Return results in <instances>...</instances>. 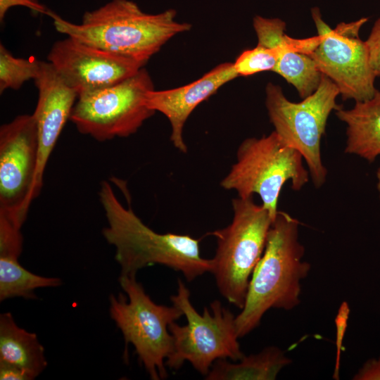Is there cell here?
<instances>
[{"label":"cell","mask_w":380,"mask_h":380,"mask_svg":"<svg viewBox=\"0 0 380 380\" xmlns=\"http://www.w3.org/2000/svg\"><path fill=\"white\" fill-rule=\"evenodd\" d=\"M311 13L321 40L310 56L320 72L337 86L344 101L357 102L372 98L377 90L374 86L376 77L365 42L359 37L368 18L341 23L331 29L323 20L319 8H312Z\"/></svg>","instance_id":"cell-10"},{"label":"cell","mask_w":380,"mask_h":380,"mask_svg":"<svg viewBox=\"0 0 380 380\" xmlns=\"http://www.w3.org/2000/svg\"><path fill=\"white\" fill-rule=\"evenodd\" d=\"M38 89V99L33 113L39 138V160L35 189L39 195L44 170L51 152L67 121L78 94L58 74L49 62L41 61L34 80Z\"/></svg>","instance_id":"cell-13"},{"label":"cell","mask_w":380,"mask_h":380,"mask_svg":"<svg viewBox=\"0 0 380 380\" xmlns=\"http://www.w3.org/2000/svg\"><path fill=\"white\" fill-rule=\"evenodd\" d=\"M238 76L234 63H224L186 85L167 90H151L146 94L145 102L150 109L163 113L168 119L172 143L179 151L186 153L183 129L189 116L201 103Z\"/></svg>","instance_id":"cell-14"},{"label":"cell","mask_w":380,"mask_h":380,"mask_svg":"<svg viewBox=\"0 0 380 380\" xmlns=\"http://www.w3.org/2000/svg\"><path fill=\"white\" fill-rule=\"evenodd\" d=\"M47 60L78 96L115 84L144 67L135 61L70 37L53 44Z\"/></svg>","instance_id":"cell-12"},{"label":"cell","mask_w":380,"mask_h":380,"mask_svg":"<svg viewBox=\"0 0 380 380\" xmlns=\"http://www.w3.org/2000/svg\"><path fill=\"white\" fill-rule=\"evenodd\" d=\"M278 51V60L273 72L292 84L299 96L304 99L319 87L322 73L313 58L304 51L303 39H295L280 32L270 44Z\"/></svg>","instance_id":"cell-16"},{"label":"cell","mask_w":380,"mask_h":380,"mask_svg":"<svg viewBox=\"0 0 380 380\" xmlns=\"http://www.w3.org/2000/svg\"><path fill=\"white\" fill-rule=\"evenodd\" d=\"M23 6L32 12L45 14L51 17L53 12L41 4L39 0H0V21L4 20L7 11L14 6Z\"/></svg>","instance_id":"cell-24"},{"label":"cell","mask_w":380,"mask_h":380,"mask_svg":"<svg viewBox=\"0 0 380 380\" xmlns=\"http://www.w3.org/2000/svg\"><path fill=\"white\" fill-rule=\"evenodd\" d=\"M61 284L59 278L43 277L28 271L18 262V259L0 257V301L17 297L36 299L35 289Z\"/></svg>","instance_id":"cell-19"},{"label":"cell","mask_w":380,"mask_h":380,"mask_svg":"<svg viewBox=\"0 0 380 380\" xmlns=\"http://www.w3.org/2000/svg\"><path fill=\"white\" fill-rule=\"evenodd\" d=\"M1 380H32L31 377L20 368L0 362Z\"/></svg>","instance_id":"cell-26"},{"label":"cell","mask_w":380,"mask_h":380,"mask_svg":"<svg viewBox=\"0 0 380 380\" xmlns=\"http://www.w3.org/2000/svg\"><path fill=\"white\" fill-rule=\"evenodd\" d=\"M119 283L127 297L119 293L109 298L110 318L121 331L125 348L131 343L149 377H167L165 360L172 350L169 325L183 313L176 306L154 303L136 274H120Z\"/></svg>","instance_id":"cell-7"},{"label":"cell","mask_w":380,"mask_h":380,"mask_svg":"<svg viewBox=\"0 0 380 380\" xmlns=\"http://www.w3.org/2000/svg\"><path fill=\"white\" fill-rule=\"evenodd\" d=\"M0 362L20 368L32 380L47 366L37 334L18 326L11 312L0 315Z\"/></svg>","instance_id":"cell-17"},{"label":"cell","mask_w":380,"mask_h":380,"mask_svg":"<svg viewBox=\"0 0 380 380\" xmlns=\"http://www.w3.org/2000/svg\"><path fill=\"white\" fill-rule=\"evenodd\" d=\"M22 225L0 215V257L18 259L23 250Z\"/></svg>","instance_id":"cell-22"},{"label":"cell","mask_w":380,"mask_h":380,"mask_svg":"<svg viewBox=\"0 0 380 380\" xmlns=\"http://www.w3.org/2000/svg\"><path fill=\"white\" fill-rule=\"evenodd\" d=\"M354 380H380V356L367 360L357 373Z\"/></svg>","instance_id":"cell-25"},{"label":"cell","mask_w":380,"mask_h":380,"mask_svg":"<svg viewBox=\"0 0 380 380\" xmlns=\"http://www.w3.org/2000/svg\"><path fill=\"white\" fill-rule=\"evenodd\" d=\"M365 42L371 67L376 75L380 77V18L376 19Z\"/></svg>","instance_id":"cell-23"},{"label":"cell","mask_w":380,"mask_h":380,"mask_svg":"<svg viewBox=\"0 0 380 380\" xmlns=\"http://www.w3.org/2000/svg\"><path fill=\"white\" fill-rule=\"evenodd\" d=\"M291 360L284 350L269 346L260 352L243 355L235 363L227 359L216 360L205 376L207 380H273Z\"/></svg>","instance_id":"cell-18"},{"label":"cell","mask_w":380,"mask_h":380,"mask_svg":"<svg viewBox=\"0 0 380 380\" xmlns=\"http://www.w3.org/2000/svg\"><path fill=\"white\" fill-rule=\"evenodd\" d=\"M301 154L284 144L273 131L267 136L244 139L236 151V160L220 186L235 191L239 197L258 194L262 205L274 218L283 186L300 191L308 182L310 174Z\"/></svg>","instance_id":"cell-5"},{"label":"cell","mask_w":380,"mask_h":380,"mask_svg":"<svg viewBox=\"0 0 380 380\" xmlns=\"http://www.w3.org/2000/svg\"><path fill=\"white\" fill-rule=\"evenodd\" d=\"M41 61L33 58L13 56L6 47L0 44V93L6 89H18L23 83L38 74Z\"/></svg>","instance_id":"cell-20"},{"label":"cell","mask_w":380,"mask_h":380,"mask_svg":"<svg viewBox=\"0 0 380 380\" xmlns=\"http://www.w3.org/2000/svg\"><path fill=\"white\" fill-rule=\"evenodd\" d=\"M232 204L231 223L210 233L217 241L210 272L220 294L241 310L274 218L262 204L255 203L253 197L238 196Z\"/></svg>","instance_id":"cell-4"},{"label":"cell","mask_w":380,"mask_h":380,"mask_svg":"<svg viewBox=\"0 0 380 380\" xmlns=\"http://www.w3.org/2000/svg\"><path fill=\"white\" fill-rule=\"evenodd\" d=\"M175 17L174 9L147 13L129 0H111L87 11L80 24L54 13L51 15L58 32L143 66L172 37L191 29L190 24L178 23Z\"/></svg>","instance_id":"cell-2"},{"label":"cell","mask_w":380,"mask_h":380,"mask_svg":"<svg viewBox=\"0 0 380 380\" xmlns=\"http://www.w3.org/2000/svg\"><path fill=\"white\" fill-rule=\"evenodd\" d=\"M99 200L107 226L102 230L106 241L115 249L120 274H136L151 265H161L180 272L192 281L211 272L212 259L201 255L200 240L189 235L160 234L145 224L131 208H125L106 181L101 184Z\"/></svg>","instance_id":"cell-1"},{"label":"cell","mask_w":380,"mask_h":380,"mask_svg":"<svg viewBox=\"0 0 380 380\" xmlns=\"http://www.w3.org/2000/svg\"><path fill=\"white\" fill-rule=\"evenodd\" d=\"M153 89L143 67L115 84L78 96L70 120L81 134L99 141L127 137L155 114L145 102L146 93Z\"/></svg>","instance_id":"cell-9"},{"label":"cell","mask_w":380,"mask_h":380,"mask_svg":"<svg viewBox=\"0 0 380 380\" xmlns=\"http://www.w3.org/2000/svg\"><path fill=\"white\" fill-rule=\"evenodd\" d=\"M39 160L34 117L20 115L0 127V213L23 224L32 201Z\"/></svg>","instance_id":"cell-11"},{"label":"cell","mask_w":380,"mask_h":380,"mask_svg":"<svg viewBox=\"0 0 380 380\" xmlns=\"http://www.w3.org/2000/svg\"><path fill=\"white\" fill-rule=\"evenodd\" d=\"M335 113L346 125L345 153L374 163L380 156V91L352 108L340 106Z\"/></svg>","instance_id":"cell-15"},{"label":"cell","mask_w":380,"mask_h":380,"mask_svg":"<svg viewBox=\"0 0 380 380\" xmlns=\"http://www.w3.org/2000/svg\"><path fill=\"white\" fill-rule=\"evenodd\" d=\"M278 51L260 44L243 51L234 67L238 75L249 76L260 72L273 71L278 60Z\"/></svg>","instance_id":"cell-21"},{"label":"cell","mask_w":380,"mask_h":380,"mask_svg":"<svg viewBox=\"0 0 380 380\" xmlns=\"http://www.w3.org/2000/svg\"><path fill=\"white\" fill-rule=\"evenodd\" d=\"M265 104L274 132L286 146L298 151L316 188L326 182L327 170L323 163L321 141L330 113L341 106L337 86L322 74L318 88L300 102H292L281 87L269 82L265 89Z\"/></svg>","instance_id":"cell-8"},{"label":"cell","mask_w":380,"mask_h":380,"mask_svg":"<svg viewBox=\"0 0 380 380\" xmlns=\"http://www.w3.org/2000/svg\"><path fill=\"white\" fill-rule=\"evenodd\" d=\"M299 226L297 219L278 210L251 277L244 305L235 317L239 338L257 328L269 310H291L300 304L301 281L311 266L303 260L305 248L299 239Z\"/></svg>","instance_id":"cell-3"},{"label":"cell","mask_w":380,"mask_h":380,"mask_svg":"<svg viewBox=\"0 0 380 380\" xmlns=\"http://www.w3.org/2000/svg\"><path fill=\"white\" fill-rule=\"evenodd\" d=\"M187 320L181 326L175 322L169 325L172 336V350L165 360V365L178 369L185 362L203 376L209 372L213 363L220 359L236 362L244 355L241 350L236 334V316L215 300L205 308L202 315L193 306L190 291L180 279L177 291L170 297Z\"/></svg>","instance_id":"cell-6"},{"label":"cell","mask_w":380,"mask_h":380,"mask_svg":"<svg viewBox=\"0 0 380 380\" xmlns=\"http://www.w3.org/2000/svg\"><path fill=\"white\" fill-rule=\"evenodd\" d=\"M376 175V179H377L376 188L379 193V201H380V166L377 169Z\"/></svg>","instance_id":"cell-27"}]
</instances>
